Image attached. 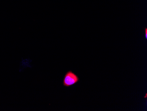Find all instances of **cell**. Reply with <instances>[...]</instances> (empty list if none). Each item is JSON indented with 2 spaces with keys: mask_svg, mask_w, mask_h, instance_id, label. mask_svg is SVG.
<instances>
[{
  "mask_svg": "<svg viewBox=\"0 0 147 111\" xmlns=\"http://www.w3.org/2000/svg\"><path fill=\"white\" fill-rule=\"evenodd\" d=\"M79 81V78L71 70H69L65 74L63 79V85L66 87H69L75 85Z\"/></svg>",
  "mask_w": 147,
  "mask_h": 111,
  "instance_id": "cell-1",
  "label": "cell"
},
{
  "mask_svg": "<svg viewBox=\"0 0 147 111\" xmlns=\"http://www.w3.org/2000/svg\"><path fill=\"white\" fill-rule=\"evenodd\" d=\"M147 93H146V95H145V97H144V98H147Z\"/></svg>",
  "mask_w": 147,
  "mask_h": 111,
  "instance_id": "cell-3",
  "label": "cell"
},
{
  "mask_svg": "<svg viewBox=\"0 0 147 111\" xmlns=\"http://www.w3.org/2000/svg\"><path fill=\"white\" fill-rule=\"evenodd\" d=\"M145 38L146 39H147V29L145 28Z\"/></svg>",
  "mask_w": 147,
  "mask_h": 111,
  "instance_id": "cell-2",
  "label": "cell"
}]
</instances>
